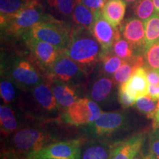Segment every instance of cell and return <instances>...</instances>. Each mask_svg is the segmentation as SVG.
Segmentation results:
<instances>
[{"mask_svg":"<svg viewBox=\"0 0 159 159\" xmlns=\"http://www.w3.org/2000/svg\"><path fill=\"white\" fill-rule=\"evenodd\" d=\"M19 124L16 118L15 113L7 105L0 106V128L1 133L4 136H8L15 132Z\"/></svg>","mask_w":159,"mask_h":159,"instance_id":"obj_21","label":"cell"},{"mask_svg":"<svg viewBox=\"0 0 159 159\" xmlns=\"http://www.w3.org/2000/svg\"><path fill=\"white\" fill-rule=\"evenodd\" d=\"M118 99L119 103L124 108H129V107L133 106V105L136 104V99H134V97H130L121 85H119Z\"/></svg>","mask_w":159,"mask_h":159,"instance_id":"obj_33","label":"cell"},{"mask_svg":"<svg viewBox=\"0 0 159 159\" xmlns=\"http://www.w3.org/2000/svg\"><path fill=\"white\" fill-rule=\"evenodd\" d=\"M83 144L81 139L52 143L30 152L26 159H80Z\"/></svg>","mask_w":159,"mask_h":159,"instance_id":"obj_4","label":"cell"},{"mask_svg":"<svg viewBox=\"0 0 159 159\" xmlns=\"http://www.w3.org/2000/svg\"><path fill=\"white\" fill-rule=\"evenodd\" d=\"M149 140V150L150 153L155 158L159 159V130L154 129L150 135Z\"/></svg>","mask_w":159,"mask_h":159,"instance_id":"obj_32","label":"cell"},{"mask_svg":"<svg viewBox=\"0 0 159 159\" xmlns=\"http://www.w3.org/2000/svg\"><path fill=\"white\" fill-rule=\"evenodd\" d=\"M143 54L145 68L159 71V41L150 46Z\"/></svg>","mask_w":159,"mask_h":159,"instance_id":"obj_28","label":"cell"},{"mask_svg":"<svg viewBox=\"0 0 159 159\" xmlns=\"http://www.w3.org/2000/svg\"><path fill=\"white\" fill-rule=\"evenodd\" d=\"M125 2H128V3H130V2H137L139 1V0H124Z\"/></svg>","mask_w":159,"mask_h":159,"instance_id":"obj_42","label":"cell"},{"mask_svg":"<svg viewBox=\"0 0 159 159\" xmlns=\"http://www.w3.org/2000/svg\"><path fill=\"white\" fill-rule=\"evenodd\" d=\"M47 71L51 81L59 80L70 84L80 80L85 72L76 62L66 54L63 49Z\"/></svg>","mask_w":159,"mask_h":159,"instance_id":"obj_7","label":"cell"},{"mask_svg":"<svg viewBox=\"0 0 159 159\" xmlns=\"http://www.w3.org/2000/svg\"><path fill=\"white\" fill-rule=\"evenodd\" d=\"M68 56L85 71L101 60L102 50L90 30L78 27L71 30L70 39L63 49Z\"/></svg>","mask_w":159,"mask_h":159,"instance_id":"obj_1","label":"cell"},{"mask_svg":"<svg viewBox=\"0 0 159 159\" xmlns=\"http://www.w3.org/2000/svg\"><path fill=\"white\" fill-rule=\"evenodd\" d=\"M149 85L146 68L141 66L134 71L128 81L120 85L130 97L137 99L149 94Z\"/></svg>","mask_w":159,"mask_h":159,"instance_id":"obj_14","label":"cell"},{"mask_svg":"<svg viewBox=\"0 0 159 159\" xmlns=\"http://www.w3.org/2000/svg\"><path fill=\"white\" fill-rule=\"evenodd\" d=\"M52 137L46 131L38 128H25L17 131L12 139L13 152L27 155L49 144Z\"/></svg>","mask_w":159,"mask_h":159,"instance_id":"obj_5","label":"cell"},{"mask_svg":"<svg viewBox=\"0 0 159 159\" xmlns=\"http://www.w3.org/2000/svg\"><path fill=\"white\" fill-rule=\"evenodd\" d=\"M111 51L115 55L122 59L124 61H130L137 55L135 53L136 52L130 43L125 39H122L121 38L115 41Z\"/></svg>","mask_w":159,"mask_h":159,"instance_id":"obj_26","label":"cell"},{"mask_svg":"<svg viewBox=\"0 0 159 159\" xmlns=\"http://www.w3.org/2000/svg\"><path fill=\"white\" fill-rule=\"evenodd\" d=\"M157 129H158V130H159V127H158V128H157Z\"/></svg>","mask_w":159,"mask_h":159,"instance_id":"obj_44","label":"cell"},{"mask_svg":"<svg viewBox=\"0 0 159 159\" xmlns=\"http://www.w3.org/2000/svg\"><path fill=\"white\" fill-rule=\"evenodd\" d=\"M102 114L95 101L89 98H80L64 111L63 121L74 126L90 125Z\"/></svg>","mask_w":159,"mask_h":159,"instance_id":"obj_6","label":"cell"},{"mask_svg":"<svg viewBox=\"0 0 159 159\" xmlns=\"http://www.w3.org/2000/svg\"><path fill=\"white\" fill-rule=\"evenodd\" d=\"M155 7L152 0H139L134 6L135 15L143 21H147L155 13Z\"/></svg>","mask_w":159,"mask_h":159,"instance_id":"obj_29","label":"cell"},{"mask_svg":"<svg viewBox=\"0 0 159 159\" xmlns=\"http://www.w3.org/2000/svg\"><path fill=\"white\" fill-rule=\"evenodd\" d=\"M0 94L4 104L9 105L14 100L16 90L11 80L2 77L0 83Z\"/></svg>","mask_w":159,"mask_h":159,"instance_id":"obj_31","label":"cell"},{"mask_svg":"<svg viewBox=\"0 0 159 159\" xmlns=\"http://www.w3.org/2000/svg\"><path fill=\"white\" fill-rule=\"evenodd\" d=\"M47 16L39 0H30L22 10L1 25V28L7 35H24Z\"/></svg>","mask_w":159,"mask_h":159,"instance_id":"obj_3","label":"cell"},{"mask_svg":"<svg viewBox=\"0 0 159 159\" xmlns=\"http://www.w3.org/2000/svg\"><path fill=\"white\" fill-rule=\"evenodd\" d=\"M81 2L89 7L94 14L102 12L105 5V0H81Z\"/></svg>","mask_w":159,"mask_h":159,"instance_id":"obj_34","label":"cell"},{"mask_svg":"<svg viewBox=\"0 0 159 159\" xmlns=\"http://www.w3.org/2000/svg\"><path fill=\"white\" fill-rule=\"evenodd\" d=\"M133 159H145V155L143 154L140 150Z\"/></svg>","mask_w":159,"mask_h":159,"instance_id":"obj_40","label":"cell"},{"mask_svg":"<svg viewBox=\"0 0 159 159\" xmlns=\"http://www.w3.org/2000/svg\"><path fill=\"white\" fill-rule=\"evenodd\" d=\"M115 83L113 79L108 76H103L97 79L93 83L91 89L90 97L91 99L97 102L108 101L114 91Z\"/></svg>","mask_w":159,"mask_h":159,"instance_id":"obj_18","label":"cell"},{"mask_svg":"<svg viewBox=\"0 0 159 159\" xmlns=\"http://www.w3.org/2000/svg\"><path fill=\"white\" fill-rule=\"evenodd\" d=\"M127 124L126 115L121 112H103L91 123L97 136H108L122 130Z\"/></svg>","mask_w":159,"mask_h":159,"instance_id":"obj_11","label":"cell"},{"mask_svg":"<svg viewBox=\"0 0 159 159\" xmlns=\"http://www.w3.org/2000/svg\"><path fill=\"white\" fill-rule=\"evenodd\" d=\"M32 93L35 101L44 110L54 111L58 109L59 105L49 85L40 83L32 88Z\"/></svg>","mask_w":159,"mask_h":159,"instance_id":"obj_16","label":"cell"},{"mask_svg":"<svg viewBox=\"0 0 159 159\" xmlns=\"http://www.w3.org/2000/svg\"><path fill=\"white\" fill-rule=\"evenodd\" d=\"M10 77L13 83L23 88H33L41 83V75L34 66L24 59H19L13 63L10 70Z\"/></svg>","mask_w":159,"mask_h":159,"instance_id":"obj_10","label":"cell"},{"mask_svg":"<svg viewBox=\"0 0 159 159\" xmlns=\"http://www.w3.org/2000/svg\"><path fill=\"white\" fill-rule=\"evenodd\" d=\"M71 32L63 21L47 15L41 21L35 24L25 34L64 49L69 43Z\"/></svg>","mask_w":159,"mask_h":159,"instance_id":"obj_2","label":"cell"},{"mask_svg":"<svg viewBox=\"0 0 159 159\" xmlns=\"http://www.w3.org/2000/svg\"><path fill=\"white\" fill-rule=\"evenodd\" d=\"M146 139L144 133L113 144L109 159H133L142 149Z\"/></svg>","mask_w":159,"mask_h":159,"instance_id":"obj_13","label":"cell"},{"mask_svg":"<svg viewBox=\"0 0 159 159\" xmlns=\"http://www.w3.org/2000/svg\"><path fill=\"white\" fill-rule=\"evenodd\" d=\"M152 2H153V4H154L156 13H158L159 14V0H152Z\"/></svg>","mask_w":159,"mask_h":159,"instance_id":"obj_39","label":"cell"},{"mask_svg":"<svg viewBox=\"0 0 159 159\" xmlns=\"http://www.w3.org/2000/svg\"><path fill=\"white\" fill-rule=\"evenodd\" d=\"M146 72L149 84L159 85V71L146 68Z\"/></svg>","mask_w":159,"mask_h":159,"instance_id":"obj_35","label":"cell"},{"mask_svg":"<svg viewBox=\"0 0 159 159\" xmlns=\"http://www.w3.org/2000/svg\"><path fill=\"white\" fill-rule=\"evenodd\" d=\"M24 38L32 55L39 64L47 71L52 66L63 51V49L50 43L35 39L27 34L24 35Z\"/></svg>","mask_w":159,"mask_h":159,"instance_id":"obj_9","label":"cell"},{"mask_svg":"<svg viewBox=\"0 0 159 159\" xmlns=\"http://www.w3.org/2000/svg\"><path fill=\"white\" fill-rule=\"evenodd\" d=\"M124 39L139 55L144 53L145 46L144 23L142 20L132 18L127 20L120 27Z\"/></svg>","mask_w":159,"mask_h":159,"instance_id":"obj_12","label":"cell"},{"mask_svg":"<svg viewBox=\"0 0 159 159\" xmlns=\"http://www.w3.org/2000/svg\"><path fill=\"white\" fill-rule=\"evenodd\" d=\"M149 95L155 100H158L159 85H149Z\"/></svg>","mask_w":159,"mask_h":159,"instance_id":"obj_36","label":"cell"},{"mask_svg":"<svg viewBox=\"0 0 159 159\" xmlns=\"http://www.w3.org/2000/svg\"><path fill=\"white\" fill-rule=\"evenodd\" d=\"M144 66V56L142 55H136L130 61H124L122 66L113 75V80L116 85H122L128 81L137 68Z\"/></svg>","mask_w":159,"mask_h":159,"instance_id":"obj_19","label":"cell"},{"mask_svg":"<svg viewBox=\"0 0 159 159\" xmlns=\"http://www.w3.org/2000/svg\"><path fill=\"white\" fill-rule=\"evenodd\" d=\"M109 52L102 54L101 61L102 62V71L105 75H114L119 67L124 63L122 59Z\"/></svg>","mask_w":159,"mask_h":159,"instance_id":"obj_27","label":"cell"},{"mask_svg":"<svg viewBox=\"0 0 159 159\" xmlns=\"http://www.w3.org/2000/svg\"><path fill=\"white\" fill-rule=\"evenodd\" d=\"M145 159H156V158H155L154 157L152 156V155H151L150 153H149L145 156Z\"/></svg>","mask_w":159,"mask_h":159,"instance_id":"obj_41","label":"cell"},{"mask_svg":"<svg viewBox=\"0 0 159 159\" xmlns=\"http://www.w3.org/2000/svg\"><path fill=\"white\" fill-rule=\"evenodd\" d=\"M158 100H155L148 94L137 99L135 105L137 110L146 115L148 118L153 119L158 108Z\"/></svg>","mask_w":159,"mask_h":159,"instance_id":"obj_25","label":"cell"},{"mask_svg":"<svg viewBox=\"0 0 159 159\" xmlns=\"http://www.w3.org/2000/svg\"><path fill=\"white\" fill-rule=\"evenodd\" d=\"M1 159H21V158H19L15 152L12 150H8L4 151L3 154L2 155Z\"/></svg>","mask_w":159,"mask_h":159,"instance_id":"obj_37","label":"cell"},{"mask_svg":"<svg viewBox=\"0 0 159 159\" xmlns=\"http://www.w3.org/2000/svg\"><path fill=\"white\" fill-rule=\"evenodd\" d=\"M30 0H0V23L5 24L30 2Z\"/></svg>","mask_w":159,"mask_h":159,"instance_id":"obj_22","label":"cell"},{"mask_svg":"<svg viewBox=\"0 0 159 159\" xmlns=\"http://www.w3.org/2000/svg\"><path fill=\"white\" fill-rule=\"evenodd\" d=\"M49 85L59 108L66 110L80 99L77 88L74 84L59 80H52Z\"/></svg>","mask_w":159,"mask_h":159,"instance_id":"obj_15","label":"cell"},{"mask_svg":"<svg viewBox=\"0 0 159 159\" xmlns=\"http://www.w3.org/2000/svg\"><path fill=\"white\" fill-rule=\"evenodd\" d=\"M49 7L58 12L60 14L69 16L72 13L77 0H47Z\"/></svg>","mask_w":159,"mask_h":159,"instance_id":"obj_30","label":"cell"},{"mask_svg":"<svg viewBox=\"0 0 159 159\" xmlns=\"http://www.w3.org/2000/svg\"><path fill=\"white\" fill-rule=\"evenodd\" d=\"M144 23L145 29V51L150 46L159 41V14L157 13H154L150 19L144 21Z\"/></svg>","mask_w":159,"mask_h":159,"instance_id":"obj_24","label":"cell"},{"mask_svg":"<svg viewBox=\"0 0 159 159\" xmlns=\"http://www.w3.org/2000/svg\"><path fill=\"white\" fill-rule=\"evenodd\" d=\"M77 2H81V0H77Z\"/></svg>","mask_w":159,"mask_h":159,"instance_id":"obj_43","label":"cell"},{"mask_svg":"<svg viewBox=\"0 0 159 159\" xmlns=\"http://www.w3.org/2000/svg\"><path fill=\"white\" fill-rule=\"evenodd\" d=\"M71 14L72 20L79 27L90 30L94 21V13L81 2H77Z\"/></svg>","mask_w":159,"mask_h":159,"instance_id":"obj_23","label":"cell"},{"mask_svg":"<svg viewBox=\"0 0 159 159\" xmlns=\"http://www.w3.org/2000/svg\"><path fill=\"white\" fill-rule=\"evenodd\" d=\"M113 144L91 142L81 149L80 159H109Z\"/></svg>","mask_w":159,"mask_h":159,"instance_id":"obj_20","label":"cell"},{"mask_svg":"<svg viewBox=\"0 0 159 159\" xmlns=\"http://www.w3.org/2000/svg\"><path fill=\"white\" fill-rule=\"evenodd\" d=\"M126 11V2L124 0H108L103 7V17L111 25L118 27L122 24Z\"/></svg>","mask_w":159,"mask_h":159,"instance_id":"obj_17","label":"cell"},{"mask_svg":"<svg viewBox=\"0 0 159 159\" xmlns=\"http://www.w3.org/2000/svg\"><path fill=\"white\" fill-rule=\"evenodd\" d=\"M153 124H152V127H153V129H157L159 127V99H158V108H157V111L155 114L153 119Z\"/></svg>","mask_w":159,"mask_h":159,"instance_id":"obj_38","label":"cell"},{"mask_svg":"<svg viewBox=\"0 0 159 159\" xmlns=\"http://www.w3.org/2000/svg\"><path fill=\"white\" fill-rule=\"evenodd\" d=\"M94 16V21L90 31L101 46L102 54L109 52L115 41L121 38L120 31L105 20L102 12L95 13Z\"/></svg>","mask_w":159,"mask_h":159,"instance_id":"obj_8","label":"cell"}]
</instances>
